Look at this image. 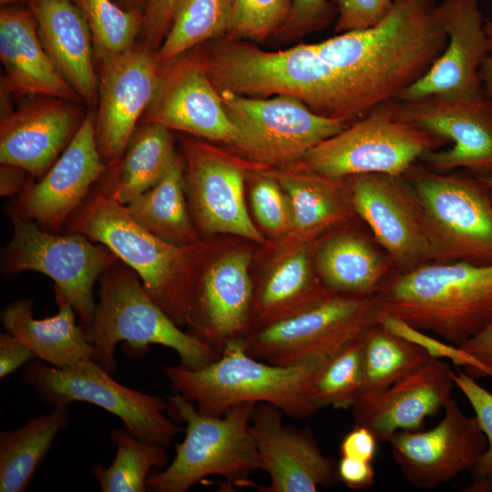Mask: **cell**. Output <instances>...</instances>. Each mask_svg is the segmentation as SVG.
I'll use <instances>...</instances> for the list:
<instances>
[{"instance_id": "8d00e7d4", "label": "cell", "mask_w": 492, "mask_h": 492, "mask_svg": "<svg viewBox=\"0 0 492 492\" xmlns=\"http://www.w3.org/2000/svg\"><path fill=\"white\" fill-rule=\"evenodd\" d=\"M90 29L94 56L102 66L135 46L143 12L126 9L114 0H73Z\"/></svg>"}, {"instance_id": "681fc988", "label": "cell", "mask_w": 492, "mask_h": 492, "mask_svg": "<svg viewBox=\"0 0 492 492\" xmlns=\"http://www.w3.org/2000/svg\"><path fill=\"white\" fill-rule=\"evenodd\" d=\"M29 174L25 169L7 164H1L0 168V194L2 197H10L20 194L30 182L26 181Z\"/></svg>"}, {"instance_id": "d4e9b609", "label": "cell", "mask_w": 492, "mask_h": 492, "mask_svg": "<svg viewBox=\"0 0 492 492\" xmlns=\"http://www.w3.org/2000/svg\"><path fill=\"white\" fill-rule=\"evenodd\" d=\"M36 21L40 41L64 79L95 108L98 79L93 66V43L87 22L73 0H26Z\"/></svg>"}, {"instance_id": "44dd1931", "label": "cell", "mask_w": 492, "mask_h": 492, "mask_svg": "<svg viewBox=\"0 0 492 492\" xmlns=\"http://www.w3.org/2000/svg\"><path fill=\"white\" fill-rule=\"evenodd\" d=\"M282 411L268 403L257 404L250 431L269 485L255 484L261 492H314L338 479L337 466L325 456L311 432L282 424Z\"/></svg>"}, {"instance_id": "ffe728a7", "label": "cell", "mask_w": 492, "mask_h": 492, "mask_svg": "<svg viewBox=\"0 0 492 492\" xmlns=\"http://www.w3.org/2000/svg\"><path fill=\"white\" fill-rule=\"evenodd\" d=\"M251 255L234 251L210 264L195 281L190 293L188 333L221 354L231 339L251 327L253 286Z\"/></svg>"}, {"instance_id": "b9f144b4", "label": "cell", "mask_w": 492, "mask_h": 492, "mask_svg": "<svg viewBox=\"0 0 492 492\" xmlns=\"http://www.w3.org/2000/svg\"><path fill=\"white\" fill-rule=\"evenodd\" d=\"M338 16L334 31L342 34L379 24L391 11L394 0H333Z\"/></svg>"}, {"instance_id": "1f68e13d", "label": "cell", "mask_w": 492, "mask_h": 492, "mask_svg": "<svg viewBox=\"0 0 492 492\" xmlns=\"http://www.w3.org/2000/svg\"><path fill=\"white\" fill-rule=\"evenodd\" d=\"M276 180L288 196L292 230L301 236H313L343 221L349 215L342 191V180L319 175L302 165L298 172L282 171Z\"/></svg>"}, {"instance_id": "83f0119b", "label": "cell", "mask_w": 492, "mask_h": 492, "mask_svg": "<svg viewBox=\"0 0 492 492\" xmlns=\"http://www.w3.org/2000/svg\"><path fill=\"white\" fill-rule=\"evenodd\" d=\"M317 266L324 286L332 292L364 296L378 292L392 262L363 235L343 232L321 246Z\"/></svg>"}, {"instance_id": "9c48e42d", "label": "cell", "mask_w": 492, "mask_h": 492, "mask_svg": "<svg viewBox=\"0 0 492 492\" xmlns=\"http://www.w3.org/2000/svg\"><path fill=\"white\" fill-rule=\"evenodd\" d=\"M111 375L91 358L63 368L33 361L24 366L22 380L49 405H95L118 416L137 438L169 447L183 428L165 415L163 398L131 389Z\"/></svg>"}, {"instance_id": "e0dca14e", "label": "cell", "mask_w": 492, "mask_h": 492, "mask_svg": "<svg viewBox=\"0 0 492 492\" xmlns=\"http://www.w3.org/2000/svg\"><path fill=\"white\" fill-rule=\"evenodd\" d=\"M106 169L97 144L95 115L88 112L52 167L37 182H30L10 206L21 217L55 233L84 203Z\"/></svg>"}, {"instance_id": "74e56055", "label": "cell", "mask_w": 492, "mask_h": 492, "mask_svg": "<svg viewBox=\"0 0 492 492\" xmlns=\"http://www.w3.org/2000/svg\"><path fill=\"white\" fill-rule=\"evenodd\" d=\"M292 9V0H232L227 34L236 39L263 40L280 31Z\"/></svg>"}, {"instance_id": "f546056e", "label": "cell", "mask_w": 492, "mask_h": 492, "mask_svg": "<svg viewBox=\"0 0 492 492\" xmlns=\"http://www.w3.org/2000/svg\"><path fill=\"white\" fill-rule=\"evenodd\" d=\"M67 405L54 406L16 429L0 432V491L27 490L53 442L69 424Z\"/></svg>"}, {"instance_id": "8992f818", "label": "cell", "mask_w": 492, "mask_h": 492, "mask_svg": "<svg viewBox=\"0 0 492 492\" xmlns=\"http://www.w3.org/2000/svg\"><path fill=\"white\" fill-rule=\"evenodd\" d=\"M404 176L419 201L431 262L492 264V191L473 175L415 163Z\"/></svg>"}, {"instance_id": "4dcf8cb0", "label": "cell", "mask_w": 492, "mask_h": 492, "mask_svg": "<svg viewBox=\"0 0 492 492\" xmlns=\"http://www.w3.org/2000/svg\"><path fill=\"white\" fill-rule=\"evenodd\" d=\"M331 292L313 280L307 251L300 250L282 260L253 293L250 328L295 314Z\"/></svg>"}, {"instance_id": "2e32d148", "label": "cell", "mask_w": 492, "mask_h": 492, "mask_svg": "<svg viewBox=\"0 0 492 492\" xmlns=\"http://www.w3.org/2000/svg\"><path fill=\"white\" fill-rule=\"evenodd\" d=\"M150 123L231 145L237 139L200 52L161 65L155 94L139 121Z\"/></svg>"}, {"instance_id": "7c38bea8", "label": "cell", "mask_w": 492, "mask_h": 492, "mask_svg": "<svg viewBox=\"0 0 492 492\" xmlns=\"http://www.w3.org/2000/svg\"><path fill=\"white\" fill-rule=\"evenodd\" d=\"M345 179L353 210L397 272L432 261L419 201L404 175L365 173Z\"/></svg>"}, {"instance_id": "ac0fdd59", "label": "cell", "mask_w": 492, "mask_h": 492, "mask_svg": "<svg viewBox=\"0 0 492 492\" xmlns=\"http://www.w3.org/2000/svg\"><path fill=\"white\" fill-rule=\"evenodd\" d=\"M182 149L186 196L197 228L205 234L230 233L262 243L264 238L246 209L240 167L190 138L183 139Z\"/></svg>"}, {"instance_id": "60d3db41", "label": "cell", "mask_w": 492, "mask_h": 492, "mask_svg": "<svg viewBox=\"0 0 492 492\" xmlns=\"http://www.w3.org/2000/svg\"><path fill=\"white\" fill-rule=\"evenodd\" d=\"M251 200L257 220L267 231L280 234L292 230L290 201L274 178L259 179L251 189Z\"/></svg>"}, {"instance_id": "f6af8a7d", "label": "cell", "mask_w": 492, "mask_h": 492, "mask_svg": "<svg viewBox=\"0 0 492 492\" xmlns=\"http://www.w3.org/2000/svg\"><path fill=\"white\" fill-rule=\"evenodd\" d=\"M378 440L367 427L354 425L343 436L340 445L341 456L373 462Z\"/></svg>"}, {"instance_id": "8fae6325", "label": "cell", "mask_w": 492, "mask_h": 492, "mask_svg": "<svg viewBox=\"0 0 492 492\" xmlns=\"http://www.w3.org/2000/svg\"><path fill=\"white\" fill-rule=\"evenodd\" d=\"M237 130L232 145L252 160L288 165L347 127L343 121L313 112L294 97H253L219 92Z\"/></svg>"}, {"instance_id": "ab89813d", "label": "cell", "mask_w": 492, "mask_h": 492, "mask_svg": "<svg viewBox=\"0 0 492 492\" xmlns=\"http://www.w3.org/2000/svg\"><path fill=\"white\" fill-rule=\"evenodd\" d=\"M377 323L390 333L424 349L430 357L448 359L453 364L461 366L466 374L477 380L487 377L485 367L458 345L440 341L425 332L392 316L381 315L378 317Z\"/></svg>"}, {"instance_id": "3957f363", "label": "cell", "mask_w": 492, "mask_h": 492, "mask_svg": "<svg viewBox=\"0 0 492 492\" xmlns=\"http://www.w3.org/2000/svg\"><path fill=\"white\" fill-rule=\"evenodd\" d=\"M66 226L67 232H79L109 249L139 276L150 297L177 325L187 324L199 244L178 245L159 238L96 186Z\"/></svg>"}, {"instance_id": "f1b7e54d", "label": "cell", "mask_w": 492, "mask_h": 492, "mask_svg": "<svg viewBox=\"0 0 492 492\" xmlns=\"http://www.w3.org/2000/svg\"><path fill=\"white\" fill-rule=\"evenodd\" d=\"M142 228L178 245L200 244L184 182V163L179 154L165 175L150 189L124 205Z\"/></svg>"}, {"instance_id": "cb8c5ba5", "label": "cell", "mask_w": 492, "mask_h": 492, "mask_svg": "<svg viewBox=\"0 0 492 492\" xmlns=\"http://www.w3.org/2000/svg\"><path fill=\"white\" fill-rule=\"evenodd\" d=\"M0 59L5 68L1 91L20 97L83 100L64 79L46 54L36 21L25 5L0 9Z\"/></svg>"}, {"instance_id": "836d02e7", "label": "cell", "mask_w": 492, "mask_h": 492, "mask_svg": "<svg viewBox=\"0 0 492 492\" xmlns=\"http://www.w3.org/2000/svg\"><path fill=\"white\" fill-rule=\"evenodd\" d=\"M232 0H179L155 57L165 65L192 47L227 34Z\"/></svg>"}, {"instance_id": "d590c367", "label": "cell", "mask_w": 492, "mask_h": 492, "mask_svg": "<svg viewBox=\"0 0 492 492\" xmlns=\"http://www.w3.org/2000/svg\"><path fill=\"white\" fill-rule=\"evenodd\" d=\"M363 393V350L359 337L323 361L312 378L307 395L318 411L325 407L352 408Z\"/></svg>"}, {"instance_id": "7bdbcfd3", "label": "cell", "mask_w": 492, "mask_h": 492, "mask_svg": "<svg viewBox=\"0 0 492 492\" xmlns=\"http://www.w3.org/2000/svg\"><path fill=\"white\" fill-rule=\"evenodd\" d=\"M333 5L327 0H292L290 15L281 28L287 34H304L328 26Z\"/></svg>"}, {"instance_id": "816d5d0a", "label": "cell", "mask_w": 492, "mask_h": 492, "mask_svg": "<svg viewBox=\"0 0 492 492\" xmlns=\"http://www.w3.org/2000/svg\"><path fill=\"white\" fill-rule=\"evenodd\" d=\"M117 2L126 9H134L143 12L148 0H117Z\"/></svg>"}, {"instance_id": "277c9868", "label": "cell", "mask_w": 492, "mask_h": 492, "mask_svg": "<svg viewBox=\"0 0 492 492\" xmlns=\"http://www.w3.org/2000/svg\"><path fill=\"white\" fill-rule=\"evenodd\" d=\"M168 415L185 423V437L164 470L153 469L147 486L155 492H187L209 476L225 479L223 488L253 487L250 476L262 469L250 423L257 404L241 403L221 416L205 415L178 393L169 398ZM221 487V488H222Z\"/></svg>"}, {"instance_id": "7dc6e473", "label": "cell", "mask_w": 492, "mask_h": 492, "mask_svg": "<svg viewBox=\"0 0 492 492\" xmlns=\"http://www.w3.org/2000/svg\"><path fill=\"white\" fill-rule=\"evenodd\" d=\"M338 479L351 489H365L374 482L372 462L341 456L337 465Z\"/></svg>"}, {"instance_id": "5b68a950", "label": "cell", "mask_w": 492, "mask_h": 492, "mask_svg": "<svg viewBox=\"0 0 492 492\" xmlns=\"http://www.w3.org/2000/svg\"><path fill=\"white\" fill-rule=\"evenodd\" d=\"M98 302L91 323L83 329L93 346L92 360L109 374L117 372L116 346L126 342L137 350L160 344L174 350L179 364L200 369L220 353L184 332L150 297L139 276L121 261L100 276Z\"/></svg>"}, {"instance_id": "6da1fadb", "label": "cell", "mask_w": 492, "mask_h": 492, "mask_svg": "<svg viewBox=\"0 0 492 492\" xmlns=\"http://www.w3.org/2000/svg\"><path fill=\"white\" fill-rule=\"evenodd\" d=\"M376 293L379 316L400 319L455 345L492 323V264L423 263L387 277Z\"/></svg>"}, {"instance_id": "484cf974", "label": "cell", "mask_w": 492, "mask_h": 492, "mask_svg": "<svg viewBox=\"0 0 492 492\" xmlns=\"http://www.w3.org/2000/svg\"><path fill=\"white\" fill-rule=\"evenodd\" d=\"M54 294L57 313L45 319L35 318L32 298L7 304L0 313L5 331L29 347L36 359L58 368L92 358L93 346L76 322L73 304L56 285Z\"/></svg>"}, {"instance_id": "e575fe53", "label": "cell", "mask_w": 492, "mask_h": 492, "mask_svg": "<svg viewBox=\"0 0 492 492\" xmlns=\"http://www.w3.org/2000/svg\"><path fill=\"white\" fill-rule=\"evenodd\" d=\"M111 438L117 446L110 466L90 467L102 492H145L147 480L154 468H165L169 460L163 446L144 442L125 429H113Z\"/></svg>"}, {"instance_id": "f35d334b", "label": "cell", "mask_w": 492, "mask_h": 492, "mask_svg": "<svg viewBox=\"0 0 492 492\" xmlns=\"http://www.w3.org/2000/svg\"><path fill=\"white\" fill-rule=\"evenodd\" d=\"M453 380L469 402L487 438V448L471 469L473 481L466 487L468 492L492 491V393L464 371L453 372Z\"/></svg>"}, {"instance_id": "5bb4252c", "label": "cell", "mask_w": 492, "mask_h": 492, "mask_svg": "<svg viewBox=\"0 0 492 492\" xmlns=\"http://www.w3.org/2000/svg\"><path fill=\"white\" fill-rule=\"evenodd\" d=\"M436 14L447 36L446 46L430 68L397 100L436 97L464 102L486 97L479 69L488 46L478 0H442Z\"/></svg>"}, {"instance_id": "f907efd6", "label": "cell", "mask_w": 492, "mask_h": 492, "mask_svg": "<svg viewBox=\"0 0 492 492\" xmlns=\"http://www.w3.org/2000/svg\"><path fill=\"white\" fill-rule=\"evenodd\" d=\"M485 31L488 51L481 64L479 76L484 91L492 102V20L485 18Z\"/></svg>"}, {"instance_id": "52a82bcc", "label": "cell", "mask_w": 492, "mask_h": 492, "mask_svg": "<svg viewBox=\"0 0 492 492\" xmlns=\"http://www.w3.org/2000/svg\"><path fill=\"white\" fill-rule=\"evenodd\" d=\"M397 99L373 108L302 159L308 169L343 180L365 173L403 176L425 154L447 140L395 117Z\"/></svg>"}, {"instance_id": "c3c4849f", "label": "cell", "mask_w": 492, "mask_h": 492, "mask_svg": "<svg viewBox=\"0 0 492 492\" xmlns=\"http://www.w3.org/2000/svg\"><path fill=\"white\" fill-rule=\"evenodd\" d=\"M459 347L477 359L485 367L486 376L492 378V323Z\"/></svg>"}, {"instance_id": "ee69618b", "label": "cell", "mask_w": 492, "mask_h": 492, "mask_svg": "<svg viewBox=\"0 0 492 492\" xmlns=\"http://www.w3.org/2000/svg\"><path fill=\"white\" fill-rule=\"evenodd\" d=\"M179 0H148L143 11L141 35L144 45L156 52L165 39Z\"/></svg>"}, {"instance_id": "bcb514c9", "label": "cell", "mask_w": 492, "mask_h": 492, "mask_svg": "<svg viewBox=\"0 0 492 492\" xmlns=\"http://www.w3.org/2000/svg\"><path fill=\"white\" fill-rule=\"evenodd\" d=\"M33 351L7 332L0 334V378L4 379L31 360Z\"/></svg>"}, {"instance_id": "ba28073f", "label": "cell", "mask_w": 492, "mask_h": 492, "mask_svg": "<svg viewBox=\"0 0 492 492\" xmlns=\"http://www.w3.org/2000/svg\"><path fill=\"white\" fill-rule=\"evenodd\" d=\"M379 314L377 293L331 292L295 314L250 328L240 338L246 352L257 359L296 364L331 356L376 323Z\"/></svg>"}, {"instance_id": "d6a6232c", "label": "cell", "mask_w": 492, "mask_h": 492, "mask_svg": "<svg viewBox=\"0 0 492 492\" xmlns=\"http://www.w3.org/2000/svg\"><path fill=\"white\" fill-rule=\"evenodd\" d=\"M360 338L364 393L387 388L430 358L424 349L390 333L378 323L368 327Z\"/></svg>"}, {"instance_id": "7a4b0ae2", "label": "cell", "mask_w": 492, "mask_h": 492, "mask_svg": "<svg viewBox=\"0 0 492 492\" xmlns=\"http://www.w3.org/2000/svg\"><path fill=\"white\" fill-rule=\"evenodd\" d=\"M326 358L272 364L249 354L238 337L204 367L193 370L179 364L162 371L174 393L192 402L202 415L221 416L241 403H268L288 416L303 419L317 412L309 401L308 388Z\"/></svg>"}, {"instance_id": "30bf717a", "label": "cell", "mask_w": 492, "mask_h": 492, "mask_svg": "<svg viewBox=\"0 0 492 492\" xmlns=\"http://www.w3.org/2000/svg\"><path fill=\"white\" fill-rule=\"evenodd\" d=\"M6 211L13 224V234L2 251L4 273L15 275L32 271L48 276L73 304L82 329L88 326L97 304L94 285L118 258L84 234L58 235L21 217L11 206Z\"/></svg>"}, {"instance_id": "603a6c76", "label": "cell", "mask_w": 492, "mask_h": 492, "mask_svg": "<svg viewBox=\"0 0 492 492\" xmlns=\"http://www.w3.org/2000/svg\"><path fill=\"white\" fill-rule=\"evenodd\" d=\"M79 104L34 97L16 109L2 111L0 162L40 179L67 147L80 124Z\"/></svg>"}, {"instance_id": "4fadbf2b", "label": "cell", "mask_w": 492, "mask_h": 492, "mask_svg": "<svg viewBox=\"0 0 492 492\" xmlns=\"http://www.w3.org/2000/svg\"><path fill=\"white\" fill-rule=\"evenodd\" d=\"M388 443L405 478L422 489L438 487L471 470L487 448L477 417L466 415L453 397L436 426L426 431H398Z\"/></svg>"}, {"instance_id": "4316f807", "label": "cell", "mask_w": 492, "mask_h": 492, "mask_svg": "<svg viewBox=\"0 0 492 492\" xmlns=\"http://www.w3.org/2000/svg\"><path fill=\"white\" fill-rule=\"evenodd\" d=\"M177 156L169 128L155 123L139 125L120 159L107 167L95 186L127 205L154 186Z\"/></svg>"}, {"instance_id": "d6986e66", "label": "cell", "mask_w": 492, "mask_h": 492, "mask_svg": "<svg viewBox=\"0 0 492 492\" xmlns=\"http://www.w3.org/2000/svg\"><path fill=\"white\" fill-rule=\"evenodd\" d=\"M161 65L144 44L102 66L96 139L107 167L120 159L155 94Z\"/></svg>"}, {"instance_id": "f5cc1de1", "label": "cell", "mask_w": 492, "mask_h": 492, "mask_svg": "<svg viewBox=\"0 0 492 492\" xmlns=\"http://www.w3.org/2000/svg\"><path fill=\"white\" fill-rule=\"evenodd\" d=\"M475 177L492 191V172L485 175H477Z\"/></svg>"}, {"instance_id": "9a60e30c", "label": "cell", "mask_w": 492, "mask_h": 492, "mask_svg": "<svg viewBox=\"0 0 492 492\" xmlns=\"http://www.w3.org/2000/svg\"><path fill=\"white\" fill-rule=\"evenodd\" d=\"M395 117L453 143L425 154L420 160L428 168L462 169L474 176L492 172V102L487 96L464 102L436 97L398 100Z\"/></svg>"}, {"instance_id": "7402d4cb", "label": "cell", "mask_w": 492, "mask_h": 492, "mask_svg": "<svg viewBox=\"0 0 492 492\" xmlns=\"http://www.w3.org/2000/svg\"><path fill=\"white\" fill-rule=\"evenodd\" d=\"M452 374L447 361L430 357L387 388L362 394L352 407L354 425L367 427L378 442L398 431L420 430L452 398Z\"/></svg>"}]
</instances>
